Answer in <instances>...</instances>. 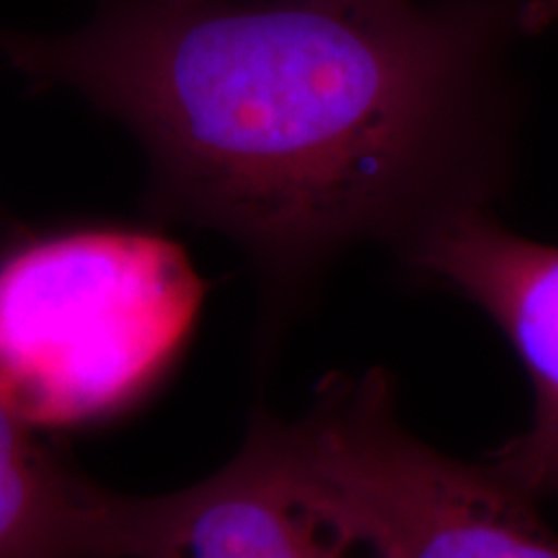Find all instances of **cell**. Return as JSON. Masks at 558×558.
I'll return each mask as SVG.
<instances>
[{
  "instance_id": "obj_6",
  "label": "cell",
  "mask_w": 558,
  "mask_h": 558,
  "mask_svg": "<svg viewBox=\"0 0 558 558\" xmlns=\"http://www.w3.org/2000/svg\"><path fill=\"white\" fill-rule=\"evenodd\" d=\"M0 399V558H109L120 494L81 478Z\"/></svg>"
},
{
  "instance_id": "obj_1",
  "label": "cell",
  "mask_w": 558,
  "mask_h": 558,
  "mask_svg": "<svg viewBox=\"0 0 558 558\" xmlns=\"http://www.w3.org/2000/svg\"><path fill=\"white\" fill-rule=\"evenodd\" d=\"M525 0H117L0 52L122 120L160 218L215 230L277 290L333 256L492 207L518 140Z\"/></svg>"
},
{
  "instance_id": "obj_3",
  "label": "cell",
  "mask_w": 558,
  "mask_h": 558,
  "mask_svg": "<svg viewBox=\"0 0 558 558\" xmlns=\"http://www.w3.org/2000/svg\"><path fill=\"white\" fill-rule=\"evenodd\" d=\"M300 418L396 558H558L541 501L411 435L383 369L329 375Z\"/></svg>"
},
{
  "instance_id": "obj_2",
  "label": "cell",
  "mask_w": 558,
  "mask_h": 558,
  "mask_svg": "<svg viewBox=\"0 0 558 558\" xmlns=\"http://www.w3.org/2000/svg\"><path fill=\"white\" fill-rule=\"evenodd\" d=\"M205 288L177 243L81 230L0 262V399L29 427L114 414L179 354Z\"/></svg>"
},
{
  "instance_id": "obj_4",
  "label": "cell",
  "mask_w": 558,
  "mask_h": 558,
  "mask_svg": "<svg viewBox=\"0 0 558 558\" xmlns=\"http://www.w3.org/2000/svg\"><path fill=\"white\" fill-rule=\"evenodd\" d=\"M109 558H396L303 418L262 414L199 484L120 497Z\"/></svg>"
},
{
  "instance_id": "obj_7",
  "label": "cell",
  "mask_w": 558,
  "mask_h": 558,
  "mask_svg": "<svg viewBox=\"0 0 558 558\" xmlns=\"http://www.w3.org/2000/svg\"><path fill=\"white\" fill-rule=\"evenodd\" d=\"M554 24H558V0H525L522 26H525L527 37H535Z\"/></svg>"
},
{
  "instance_id": "obj_5",
  "label": "cell",
  "mask_w": 558,
  "mask_h": 558,
  "mask_svg": "<svg viewBox=\"0 0 558 558\" xmlns=\"http://www.w3.org/2000/svg\"><path fill=\"white\" fill-rule=\"evenodd\" d=\"M401 256L478 305L518 352L533 418L486 463L541 505L558 501V246L514 233L484 207L437 222Z\"/></svg>"
}]
</instances>
